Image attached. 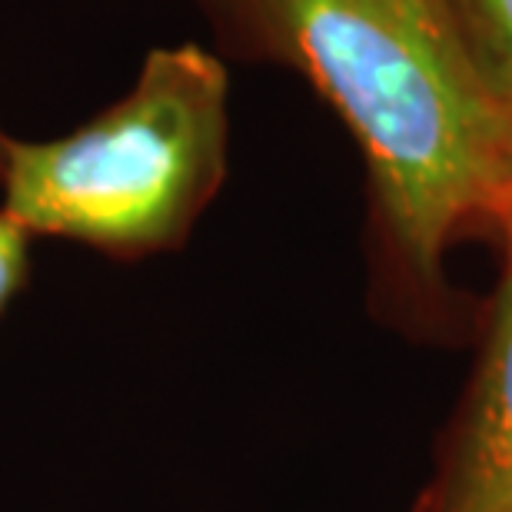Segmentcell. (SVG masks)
<instances>
[{
	"instance_id": "1",
	"label": "cell",
	"mask_w": 512,
	"mask_h": 512,
	"mask_svg": "<svg viewBox=\"0 0 512 512\" xmlns=\"http://www.w3.org/2000/svg\"><path fill=\"white\" fill-rule=\"evenodd\" d=\"M230 40L300 70L360 143L396 266L436 290L449 240L512 207L506 110L453 0H193Z\"/></svg>"
},
{
	"instance_id": "2",
	"label": "cell",
	"mask_w": 512,
	"mask_h": 512,
	"mask_svg": "<svg viewBox=\"0 0 512 512\" xmlns=\"http://www.w3.org/2000/svg\"><path fill=\"white\" fill-rule=\"evenodd\" d=\"M230 77L200 44L153 47L124 97L50 140H7L0 210L114 260L177 250L227 177Z\"/></svg>"
},
{
	"instance_id": "3",
	"label": "cell",
	"mask_w": 512,
	"mask_h": 512,
	"mask_svg": "<svg viewBox=\"0 0 512 512\" xmlns=\"http://www.w3.org/2000/svg\"><path fill=\"white\" fill-rule=\"evenodd\" d=\"M506 260L473 380L413 512H512V207Z\"/></svg>"
},
{
	"instance_id": "4",
	"label": "cell",
	"mask_w": 512,
	"mask_h": 512,
	"mask_svg": "<svg viewBox=\"0 0 512 512\" xmlns=\"http://www.w3.org/2000/svg\"><path fill=\"white\" fill-rule=\"evenodd\" d=\"M483 84L512 110V0H453Z\"/></svg>"
},
{
	"instance_id": "5",
	"label": "cell",
	"mask_w": 512,
	"mask_h": 512,
	"mask_svg": "<svg viewBox=\"0 0 512 512\" xmlns=\"http://www.w3.org/2000/svg\"><path fill=\"white\" fill-rule=\"evenodd\" d=\"M30 243L34 237L0 210V316L30 280Z\"/></svg>"
},
{
	"instance_id": "6",
	"label": "cell",
	"mask_w": 512,
	"mask_h": 512,
	"mask_svg": "<svg viewBox=\"0 0 512 512\" xmlns=\"http://www.w3.org/2000/svg\"><path fill=\"white\" fill-rule=\"evenodd\" d=\"M7 140H10V133L0 130V173H4V160H7Z\"/></svg>"
},
{
	"instance_id": "7",
	"label": "cell",
	"mask_w": 512,
	"mask_h": 512,
	"mask_svg": "<svg viewBox=\"0 0 512 512\" xmlns=\"http://www.w3.org/2000/svg\"><path fill=\"white\" fill-rule=\"evenodd\" d=\"M509 153H512V127H509Z\"/></svg>"
}]
</instances>
